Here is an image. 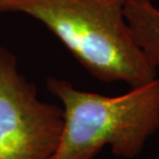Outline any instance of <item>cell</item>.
<instances>
[{
	"mask_svg": "<svg viewBox=\"0 0 159 159\" xmlns=\"http://www.w3.org/2000/svg\"><path fill=\"white\" fill-rule=\"evenodd\" d=\"M128 0H1L0 11L43 23L81 65L104 83L130 88L157 79L158 66L136 43L124 16Z\"/></svg>",
	"mask_w": 159,
	"mask_h": 159,
	"instance_id": "obj_1",
	"label": "cell"
},
{
	"mask_svg": "<svg viewBox=\"0 0 159 159\" xmlns=\"http://www.w3.org/2000/svg\"><path fill=\"white\" fill-rule=\"evenodd\" d=\"M47 88L62 103L63 129L51 159H95L107 146L132 159L159 130V79L119 96L83 91L50 77Z\"/></svg>",
	"mask_w": 159,
	"mask_h": 159,
	"instance_id": "obj_2",
	"label": "cell"
},
{
	"mask_svg": "<svg viewBox=\"0 0 159 159\" xmlns=\"http://www.w3.org/2000/svg\"><path fill=\"white\" fill-rule=\"evenodd\" d=\"M62 129V109L37 97L16 56L0 46V159H51Z\"/></svg>",
	"mask_w": 159,
	"mask_h": 159,
	"instance_id": "obj_3",
	"label": "cell"
},
{
	"mask_svg": "<svg viewBox=\"0 0 159 159\" xmlns=\"http://www.w3.org/2000/svg\"><path fill=\"white\" fill-rule=\"evenodd\" d=\"M124 16L136 43L159 67V8L152 0H128Z\"/></svg>",
	"mask_w": 159,
	"mask_h": 159,
	"instance_id": "obj_4",
	"label": "cell"
},
{
	"mask_svg": "<svg viewBox=\"0 0 159 159\" xmlns=\"http://www.w3.org/2000/svg\"><path fill=\"white\" fill-rule=\"evenodd\" d=\"M0 5H1V0H0Z\"/></svg>",
	"mask_w": 159,
	"mask_h": 159,
	"instance_id": "obj_5",
	"label": "cell"
}]
</instances>
